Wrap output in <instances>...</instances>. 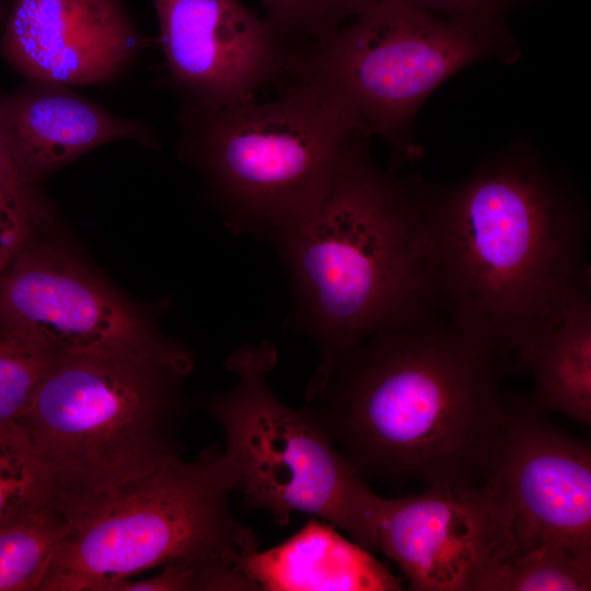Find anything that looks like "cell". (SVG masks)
<instances>
[{
  "instance_id": "6da1fadb",
  "label": "cell",
  "mask_w": 591,
  "mask_h": 591,
  "mask_svg": "<svg viewBox=\"0 0 591 591\" xmlns=\"http://www.w3.org/2000/svg\"><path fill=\"white\" fill-rule=\"evenodd\" d=\"M415 183L441 310L457 332L515 369L519 354L591 287L586 198L523 140L455 183Z\"/></svg>"
},
{
  "instance_id": "7a4b0ae2",
  "label": "cell",
  "mask_w": 591,
  "mask_h": 591,
  "mask_svg": "<svg viewBox=\"0 0 591 591\" xmlns=\"http://www.w3.org/2000/svg\"><path fill=\"white\" fill-rule=\"evenodd\" d=\"M508 369L436 315L380 331L350 350L311 402L364 477L428 489L485 485L515 399Z\"/></svg>"
},
{
  "instance_id": "3957f363",
  "label": "cell",
  "mask_w": 591,
  "mask_h": 591,
  "mask_svg": "<svg viewBox=\"0 0 591 591\" xmlns=\"http://www.w3.org/2000/svg\"><path fill=\"white\" fill-rule=\"evenodd\" d=\"M367 140L356 139L317 211L273 243L292 289L286 324L317 350L306 403L364 339L441 310L433 240L415 177L381 171Z\"/></svg>"
},
{
  "instance_id": "277c9868",
  "label": "cell",
  "mask_w": 591,
  "mask_h": 591,
  "mask_svg": "<svg viewBox=\"0 0 591 591\" xmlns=\"http://www.w3.org/2000/svg\"><path fill=\"white\" fill-rule=\"evenodd\" d=\"M182 347L160 355L54 357L16 421L44 462L65 515L182 456Z\"/></svg>"
},
{
  "instance_id": "5b68a950",
  "label": "cell",
  "mask_w": 591,
  "mask_h": 591,
  "mask_svg": "<svg viewBox=\"0 0 591 591\" xmlns=\"http://www.w3.org/2000/svg\"><path fill=\"white\" fill-rule=\"evenodd\" d=\"M509 28L453 23L401 0H378L325 38L290 54L276 85L300 92L354 134L378 137L416 160V116L451 77L480 61L513 63Z\"/></svg>"
},
{
  "instance_id": "8992f818",
  "label": "cell",
  "mask_w": 591,
  "mask_h": 591,
  "mask_svg": "<svg viewBox=\"0 0 591 591\" xmlns=\"http://www.w3.org/2000/svg\"><path fill=\"white\" fill-rule=\"evenodd\" d=\"M236 478L223 451L174 457L113 495L72 510L40 591H112L173 563L232 564L258 549L230 509ZM236 566V565H235Z\"/></svg>"
},
{
  "instance_id": "52a82bcc",
  "label": "cell",
  "mask_w": 591,
  "mask_h": 591,
  "mask_svg": "<svg viewBox=\"0 0 591 591\" xmlns=\"http://www.w3.org/2000/svg\"><path fill=\"white\" fill-rule=\"evenodd\" d=\"M182 123L178 153L202 175L228 229L271 244L317 211L359 136L290 89L182 114Z\"/></svg>"
},
{
  "instance_id": "ba28073f",
  "label": "cell",
  "mask_w": 591,
  "mask_h": 591,
  "mask_svg": "<svg viewBox=\"0 0 591 591\" xmlns=\"http://www.w3.org/2000/svg\"><path fill=\"white\" fill-rule=\"evenodd\" d=\"M277 362L268 340L237 348L225 361L235 384L201 401L224 432L223 453L244 506L268 511L279 525L303 512L378 549L380 496L336 447L312 404L297 409L275 395L268 375Z\"/></svg>"
},
{
  "instance_id": "9c48e42d",
  "label": "cell",
  "mask_w": 591,
  "mask_h": 591,
  "mask_svg": "<svg viewBox=\"0 0 591 591\" xmlns=\"http://www.w3.org/2000/svg\"><path fill=\"white\" fill-rule=\"evenodd\" d=\"M0 327L53 357L160 355L183 347L56 245L25 247L0 274Z\"/></svg>"
},
{
  "instance_id": "30bf717a",
  "label": "cell",
  "mask_w": 591,
  "mask_h": 591,
  "mask_svg": "<svg viewBox=\"0 0 591 591\" xmlns=\"http://www.w3.org/2000/svg\"><path fill=\"white\" fill-rule=\"evenodd\" d=\"M484 486L508 533L503 560L546 546L591 560L589 442L555 428L529 402L515 399Z\"/></svg>"
},
{
  "instance_id": "8fae6325",
  "label": "cell",
  "mask_w": 591,
  "mask_h": 591,
  "mask_svg": "<svg viewBox=\"0 0 591 591\" xmlns=\"http://www.w3.org/2000/svg\"><path fill=\"white\" fill-rule=\"evenodd\" d=\"M167 78L182 114L256 99L280 81L290 51L263 15L241 0H152Z\"/></svg>"
},
{
  "instance_id": "7c38bea8",
  "label": "cell",
  "mask_w": 591,
  "mask_h": 591,
  "mask_svg": "<svg viewBox=\"0 0 591 591\" xmlns=\"http://www.w3.org/2000/svg\"><path fill=\"white\" fill-rule=\"evenodd\" d=\"M376 547L416 591H479L509 551L508 533L485 486L379 497Z\"/></svg>"
},
{
  "instance_id": "4fadbf2b",
  "label": "cell",
  "mask_w": 591,
  "mask_h": 591,
  "mask_svg": "<svg viewBox=\"0 0 591 591\" xmlns=\"http://www.w3.org/2000/svg\"><path fill=\"white\" fill-rule=\"evenodd\" d=\"M140 47L124 0H12L0 32L18 73L67 86L115 81Z\"/></svg>"
},
{
  "instance_id": "5bb4252c",
  "label": "cell",
  "mask_w": 591,
  "mask_h": 591,
  "mask_svg": "<svg viewBox=\"0 0 591 591\" xmlns=\"http://www.w3.org/2000/svg\"><path fill=\"white\" fill-rule=\"evenodd\" d=\"M0 111L15 162L34 185L105 143L157 144L149 127L114 115L59 83L27 80L12 95L0 97Z\"/></svg>"
},
{
  "instance_id": "9a60e30c",
  "label": "cell",
  "mask_w": 591,
  "mask_h": 591,
  "mask_svg": "<svg viewBox=\"0 0 591 591\" xmlns=\"http://www.w3.org/2000/svg\"><path fill=\"white\" fill-rule=\"evenodd\" d=\"M236 567L257 591L402 589L399 580L370 551L317 518L282 543L241 556Z\"/></svg>"
},
{
  "instance_id": "2e32d148",
  "label": "cell",
  "mask_w": 591,
  "mask_h": 591,
  "mask_svg": "<svg viewBox=\"0 0 591 591\" xmlns=\"http://www.w3.org/2000/svg\"><path fill=\"white\" fill-rule=\"evenodd\" d=\"M590 291L577 294L515 360V368L533 375L528 402L535 410L558 412L586 426L591 424Z\"/></svg>"
},
{
  "instance_id": "e0dca14e",
  "label": "cell",
  "mask_w": 591,
  "mask_h": 591,
  "mask_svg": "<svg viewBox=\"0 0 591 591\" xmlns=\"http://www.w3.org/2000/svg\"><path fill=\"white\" fill-rule=\"evenodd\" d=\"M68 519L51 502L0 526V591H40Z\"/></svg>"
},
{
  "instance_id": "ac0fdd59",
  "label": "cell",
  "mask_w": 591,
  "mask_h": 591,
  "mask_svg": "<svg viewBox=\"0 0 591 591\" xmlns=\"http://www.w3.org/2000/svg\"><path fill=\"white\" fill-rule=\"evenodd\" d=\"M55 499L51 477L24 429L0 424V526Z\"/></svg>"
},
{
  "instance_id": "d6986e66",
  "label": "cell",
  "mask_w": 591,
  "mask_h": 591,
  "mask_svg": "<svg viewBox=\"0 0 591 591\" xmlns=\"http://www.w3.org/2000/svg\"><path fill=\"white\" fill-rule=\"evenodd\" d=\"M591 590V560L558 546L536 548L497 565L479 591Z\"/></svg>"
},
{
  "instance_id": "ffe728a7",
  "label": "cell",
  "mask_w": 591,
  "mask_h": 591,
  "mask_svg": "<svg viewBox=\"0 0 591 591\" xmlns=\"http://www.w3.org/2000/svg\"><path fill=\"white\" fill-rule=\"evenodd\" d=\"M290 53L325 38L378 0H258Z\"/></svg>"
},
{
  "instance_id": "44dd1931",
  "label": "cell",
  "mask_w": 591,
  "mask_h": 591,
  "mask_svg": "<svg viewBox=\"0 0 591 591\" xmlns=\"http://www.w3.org/2000/svg\"><path fill=\"white\" fill-rule=\"evenodd\" d=\"M53 358L33 341L0 327V424L23 416Z\"/></svg>"
},
{
  "instance_id": "7402d4cb",
  "label": "cell",
  "mask_w": 591,
  "mask_h": 591,
  "mask_svg": "<svg viewBox=\"0 0 591 591\" xmlns=\"http://www.w3.org/2000/svg\"><path fill=\"white\" fill-rule=\"evenodd\" d=\"M440 19L475 27L505 30L509 13L529 0H401Z\"/></svg>"
},
{
  "instance_id": "603a6c76",
  "label": "cell",
  "mask_w": 591,
  "mask_h": 591,
  "mask_svg": "<svg viewBox=\"0 0 591 591\" xmlns=\"http://www.w3.org/2000/svg\"><path fill=\"white\" fill-rule=\"evenodd\" d=\"M34 221L38 220L30 207L0 186V274L25 248Z\"/></svg>"
},
{
  "instance_id": "cb8c5ba5",
  "label": "cell",
  "mask_w": 591,
  "mask_h": 591,
  "mask_svg": "<svg viewBox=\"0 0 591 591\" xmlns=\"http://www.w3.org/2000/svg\"><path fill=\"white\" fill-rule=\"evenodd\" d=\"M0 186L20 197L33 211L37 220L47 215V208L30 183L20 171L10 148L7 131L0 111Z\"/></svg>"
},
{
  "instance_id": "d4e9b609",
  "label": "cell",
  "mask_w": 591,
  "mask_h": 591,
  "mask_svg": "<svg viewBox=\"0 0 591 591\" xmlns=\"http://www.w3.org/2000/svg\"><path fill=\"white\" fill-rule=\"evenodd\" d=\"M10 2L7 0H0V32L5 20Z\"/></svg>"
}]
</instances>
